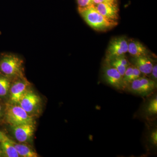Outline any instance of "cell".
Returning <instances> with one entry per match:
<instances>
[{
	"label": "cell",
	"instance_id": "1",
	"mask_svg": "<svg viewBox=\"0 0 157 157\" xmlns=\"http://www.w3.org/2000/svg\"><path fill=\"white\" fill-rule=\"evenodd\" d=\"M78 11L86 23L96 30L107 31L117 25V21L107 19L101 15L94 4L78 8Z\"/></svg>",
	"mask_w": 157,
	"mask_h": 157
},
{
	"label": "cell",
	"instance_id": "2",
	"mask_svg": "<svg viewBox=\"0 0 157 157\" xmlns=\"http://www.w3.org/2000/svg\"><path fill=\"white\" fill-rule=\"evenodd\" d=\"M23 60L14 54H0V74L13 80L24 77Z\"/></svg>",
	"mask_w": 157,
	"mask_h": 157
},
{
	"label": "cell",
	"instance_id": "3",
	"mask_svg": "<svg viewBox=\"0 0 157 157\" xmlns=\"http://www.w3.org/2000/svg\"><path fill=\"white\" fill-rule=\"evenodd\" d=\"M5 118L6 122L11 126L24 124L34 123L33 117L29 115L18 104H6Z\"/></svg>",
	"mask_w": 157,
	"mask_h": 157
},
{
	"label": "cell",
	"instance_id": "4",
	"mask_svg": "<svg viewBox=\"0 0 157 157\" xmlns=\"http://www.w3.org/2000/svg\"><path fill=\"white\" fill-rule=\"evenodd\" d=\"M23 109L32 117L39 115L42 108L41 98L29 88L21 98L18 103Z\"/></svg>",
	"mask_w": 157,
	"mask_h": 157
},
{
	"label": "cell",
	"instance_id": "5",
	"mask_svg": "<svg viewBox=\"0 0 157 157\" xmlns=\"http://www.w3.org/2000/svg\"><path fill=\"white\" fill-rule=\"evenodd\" d=\"M29 83L25 76L12 80L9 93V104H18L19 100L28 88Z\"/></svg>",
	"mask_w": 157,
	"mask_h": 157
},
{
	"label": "cell",
	"instance_id": "6",
	"mask_svg": "<svg viewBox=\"0 0 157 157\" xmlns=\"http://www.w3.org/2000/svg\"><path fill=\"white\" fill-rule=\"evenodd\" d=\"M103 70V77L105 81L116 89L123 90L126 89L123 77L115 68L107 63Z\"/></svg>",
	"mask_w": 157,
	"mask_h": 157
},
{
	"label": "cell",
	"instance_id": "7",
	"mask_svg": "<svg viewBox=\"0 0 157 157\" xmlns=\"http://www.w3.org/2000/svg\"><path fill=\"white\" fill-rule=\"evenodd\" d=\"M128 42L125 37L113 38L109 42L107 49L106 60L125 55L128 51Z\"/></svg>",
	"mask_w": 157,
	"mask_h": 157
},
{
	"label": "cell",
	"instance_id": "8",
	"mask_svg": "<svg viewBox=\"0 0 157 157\" xmlns=\"http://www.w3.org/2000/svg\"><path fill=\"white\" fill-rule=\"evenodd\" d=\"M156 83L151 78L140 77L132 81L128 87L132 92L139 94H145L156 88Z\"/></svg>",
	"mask_w": 157,
	"mask_h": 157
},
{
	"label": "cell",
	"instance_id": "9",
	"mask_svg": "<svg viewBox=\"0 0 157 157\" xmlns=\"http://www.w3.org/2000/svg\"><path fill=\"white\" fill-rule=\"evenodd\" d=\"M15 139L20 143H29L32 140L35 131V123L24 124L12 126Z\"/></svg>",
	"mask_w": 157,
	"mask_h": 157
},
{
	"label": "cell",
	"instance_id": "10",
	"mask_svg": "<svg viewBox=\"0 0 157 157\" xmlns=\"http://www.w3.org/2000/svg\"><path fill=\"white\" fill-rule=\"evenodd\" d=\"M95 6L98 12L107 19L114 21L119 19V8L117 1L101 3Z\"/></svg>",
	"mask_w": 157,
	"mask_h": 157
},
{
	"label": "cell",
	"instance_id": "11",
	"mask_svg": "<svg viewBox=\"0 0 157 157\" xmlns=\"http://www.w3.org/2000/svg\"><path fill=\"white\" fill-rule=\"evenodd\" d=\"M133 61L141 73L146 75L151 74L154 65L152 59L148 55L134 57Z\"/></svg>",
	"mask_w": 157,
	"mask_h": 157
},
{
	"label": "cell",
	"instance_id": "12",
	"mask_svg": "<svg viewBox=\"0 0 157 157\" xmlns=\"http://www.w3.org/2000/svg\"><path fill=\"white\" fill-rule=\"evenodd\" d=\"M128 52L134 58L148 55V51L141 42L137 40H131L128 42Z\"/></svg>",
	"mask_w": 157,
	"mask_h": 157
},
{
	"label": "cell",
	"instance_id": "13",
	"mask_svg": "<svg viewBox=\"0 0 157 157\" xmlns=\"http://www.w3.org/2000/svg\"><path fill=\"white\" fill-rule=\"evenodd\" d=\"M11 141L20 157H39L36 151L31 146L25 144V143H16L11 140Z\"/></svg>",
	"mask_w": 157,
	"mask_h": 157
},
{
	"label": "cell",
	"instance_id": "14",
	"mask_svg": "<svg viewBox=\"0 0 157 157\" xmlns=\"http://www.w3.org/2000/svg\"><path fill=\"white\" fill-rule=\"evenodd\" d=\"M0 147L2 152L3 156L6 157H19L14 145L12 144L11 139L7 137L6 139L0 143Z\"/></svg>",
	"mask_w": 157,
	"mask_h": 157
},
{
	"label": "cell",
	"instance_id": "15",
	"mask_svg": "<svg viewBox=\"0 0 157 157\" xmlns=\"http://www.w3.org/2000/svg\"><path fill=\"white\" fill-rule=\"evenodd\" d=\"M12 79L0 74V98H5L9 95Z\"/></svg>",
	"mask_w": 157,
	"mask_h": 157
},
{
	"label": "cell",
	"instance_id": "16",
	"mask_svg": "<svg viewBox=\"0 0 157 157\" xmlns=\"http://www.w3.org/2000/svg\"><path fill=\"white\" fill-rule=\"evenodd\" d=\"M146 112L148 115H155L157 113V98L155 97L150 101L146 107Z\"/></svg>",
	"mask_w": 157,
	"mask_h": 157
},
{
	"label": "cell",
	"instance_id": "17",
	"mask_svg": "<svg viewBox=\"0 0 157 157\" xmlns=\"http://www.w3.org/2000/svg\"><path fill=\"white\" fill-rule=\"evenodd\" d=\"M133 66L130 65L127 67L124 74L123 76V80L124 83L125 85L126 88L131 83V78L132 77V72H133Z\"/></svg>",
	"mask_w": 157,
	"mask_h": 157
},
{
	"label": "cell",
	"instance_id": "18",
	"mask_svg": "<svg viewBox=\"0 0 157 157\" xmlns=\"http://www.w3.org/2000/svg\"><path fill=\"white\" fill-rule=\"evenodd\" d=\"M110 59H113L115 60L117 62H118L121 64L123 65V66L127 67H128L129 66L131 65L128 61L124 55L122 56H120L116 57Z\"/></svg>",
	"mask_w": 157,
	"mask_h": 157
},
{
	"label": "cell",
	"instance_id": "19",
	"mask_svg": "<svg viewBox=\"0 0 157 157\" xmlns=\"http://www.w3.org/2000/svg\"><path fill=\"white\" fill-rule=\"evenodd\" d=\"M141 72L140 70L135 66H133V72H132V77L131 78V82L133 80L137 79L140 77Z\"/></svg>",
	"mask_w": 157,
	"mask_h": 157
},
{
	"label": "cell",
	"instance_id": "20",
	"mask_svg": "<svg viewBox=\"0 0 157 157\" xmlns=\"http://www.w3.org/2000/svg\"><path fill=\"white\" fill-rule=\"evenodd\" d=\"M78 8H82L93 4V0H76Z\"/></svg>",
	"mask_w": 157,
	"mask_h": 157
},
{
	"label": "cell",
	"instance_id": "21",
	"mask_svg": "<svg viewBox=\"0 0 157 157\" xmlns=\"http://www.w3.org/2000/svg\"><path fill=\"white\" fill-rule=\"evenodd\" d=\"M151 79L157 82V64L154 65L151 72Z\"/></svg>",
	"mask_w": 157,
	"mask_h": 157
},
{
	"label": "cell",
	"instance_id": "22",
	"mask_svg": "<svg viewBox=\"0 0 157 157\" xmlns=\"http://www.w3.org/2000/svg\"><path fill=\"white\" fill-rule=\"evenodd\" d=\"M151 141L155 145L157 144V131L156 129L152 132L150 136Z\"/></svg>",
	"mask_w": 157,
	"mask_h": 157
},
{
	"label": "cell",
	"instance_id": "23",
	"mask_svg": "<svg viewBox=\"0 0 157 157\" xmlns=\"http://www.w3.org/2000/svg\"><path fill=\"white\" fill-rule=\"evenodd\" d=\"M116 1H117V0H93V4L96 5L101 3L116 2Z\"/></svg>",
	"mask_w": 157,
	"mask_h": 157
},
{
	"label": "cell",
	"instance_id": "24",
	"mask_svg": "<svg viewBox=\"0 0 157 157\" xmlns=\"http://www.w3.org/2000/svg\"><path fill=\"white\" fill-rule=\"evenodd\" d=\"M8 137L3 132L0 131V143L6 139Z\"/></svg>",
	"mask_w": 157,
	"mask_h": 157
},
{
	"label": "cell",
	"instance_id": "25",
	"mask_svg": "<svg viewBox=\"0 0 157 157\" xmlns=\"http://www.w3.org/2000/svg\"><path fill=\"white\" fill-rule=\"evenodd\" d=\"M2 107L0 104V117L2 116Z\"/></svg>",
	"mask_w": 157,
	"mask_h": 157
},
{
	"label": "cell",
	"instance_id": "26",
	"mask_svg": "<svg viewBox=\"0 0 157 157\" xmlns=\"http://www.w3.org/2000/svg\"><path fill=\"white\" fill-rule=\"evenodd\" d=\"M2 156V149H1V147H0V157Z\"/></svg>",
	"mask_w": 157,
	"mask_h": 157
}]
</instances>
